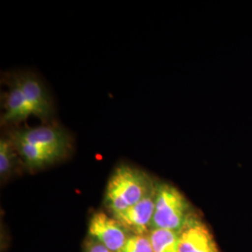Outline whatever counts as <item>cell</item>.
<instances>
[{
    "label": "cell",
    "mask_w": 252,
    "mask_h": 252,
    "mask_svg": "<svg viewBox=\"0 0 252 252\" xmlns=\"http://www.w3.org/2000/svg\"><path fill=\"white\" fill-rule=\"evenodd\" d=\"M157 188L141 170L122 165L112 174L106 189V204L113 215L135 206Z\"/></svg>",
    "instance_id": "cell-1"
},
{
    "label": "cell",
    "mask_w": 252,
    "mask_h": 252,
    "mask_svg": "<svg viewBox=\"0 0 252 252\" xmlns=\"http://www.w3.org/2000/svg\"><path fill=\"white\" fill-rule=\"evenodd\" d=\"M191 215L189 202L179 189L169 184H159L156 190L152 227L180 232Z\"/></svg>",
    "instance_id": "cell-2"
},
{
    "label": "cell",
    "mask_w": 252,
    "mask_h": 252,
    "mask_svg": "<svg viewBox=\"0 0 252 252\" xmlns=\"http://www.w3.org/2000/svg\"><path fill=\"white\" fill-rule=\"evenodd\" d=\"M14 141L27 142L64 156L71 148V137L62 128L55 126L25 127L9 133Z\"/></svg>",
    "instance_id": "cell-3"
},
{
    "label": "cell",
    "mask_w": 252,
    "mask_h": 252,
    "mask_svg": "<svg viewBox=\"0 0 252 252\" xmlns=\"http://www.w3.org/2000/svg\"><path fill=\"white\" fill-rule=\"evenodd\" d=\"M89 234L111 252H121L128 238L126 228L116 219L103 212H97L92 217Z\"/></svg>",
    "instance_id": "cell-4"
},
{
    "label": "cell",
    "mask_w": 252,
    "mask_h": 252,
    "mask_svg": "<svg viewBox=\"0 0 252 252\" xmlns=\"http://www.w3.org/2000/svg\"><path fill=\"white\" fill-rule=\"evenodd\" d=\"M13 77L25 94L34 115L43 121L49 120L53 114V102L42 82L32 73H20Z\"/></svg>",
    "instance_id": "cell-5"
},
{
    "label": "cell",
    "mask_w": 252,
    "mask_h": 252,
    "mask_svg": "<svg viewBox=\"0 0 252 252\" xmlns=\"http://www.w3.org/2000/svg\"><path fill=\"white\" fill-rule=\"evenodd\" d=\"M180 252H220L207 226L190 215L180 232Z\"/></svg>",
    "instance_id": "cell-6"
},
{
    "label": "cell",
    "mask_w": 252,
    "mask_h": 252,
    "mask_svg": "<svg viewBox=\"0 0 252 252\" xmlns=\"http://www.w3.org/2000/svg\"><path fill=\"white\" fill-rule=\"evenodd\" d=\"M156 190L157 188L135 206L114 214V219L127 230L134 232L135 234L143 235L152 227Z\"/></svg>",
    "instance_id": "cell-7"
},
{
    "label": "cell",
    "mask_w": 252,
    "mask_h": 252,
    "mask_svg": "<svg viewBox=\"0 0 252 252\" xmlns=\"http://www.w3.org/2000/svg\"><path fill=\"white\" fill-rule=\"evenodd\" d=\"M3 108L4 112L1 116L2 125H16L32 115L35 116L25 94L13 76L8 81V91L4 95Z\"/></svg>",
    "instance_id": "cell-8"
},
{
    "label": "cell",
    "mask_w": 252,
    "mask_h": 252,
    "mask_svg": "<svg viewBox=\"0 0 252 252\" xmlns=\"http://www.w3.org/2000/svg\"><path fill=\"white\" fill-rule=\"evenodd\" d=\"M10 140L14 144L19 156L29 168H40L63 157L59 153H54L27 142L14 141L12 139Z\"/></svg>",
    "instance_id": "cell-9"
},
{
    "label": "cell",
    "mask_w": 252,
    "mask_h": 252,
    "mask_svg": "<svg viewBox=\"0 0 252 252\" xmlns=\"http://www.w3.org/2000/svg\"><path fill=\"white\" fill-rule=\"evenodd\" d=\"M149 238L153 252H180V232L153 229Z\"/></svg>",
    "instance_id": "cell-10"
},
{
    "label": "cell",
    "mask_w": 252,
    "mask_h": 252,
    "mask_svg": "<svg viewBox=\"0 0 252 252\" xmlns=\"http://www.w3.org/2000/svg\"><path fill=\"white\" fill-rule=\"evenodd\" d=\"M19 155L14 144L9 136H2L0 139V175L6 177L13 169Z\"/></svg>",
    "instance_id": "cell-11"
},
{
    "label": "cell",
    "mask_w": 252,
    "mask_h": 252,
    "mask_svg": "<svg viewBox=\"0 0 252 252\" xmlns=\"http://www.w3.org/2000/svg\"><path fill=\"white\" fill-rule=\"evenodd\" d=\"M120 252H153L149 236L135 234L129 236Z\"/></svg>",
    "instance_id": "cell-12"
},
{
    "label": "cell",
    "mask_w": 252,
    "mask_h": 252,
    "mask_svg": "<svg viewBox=\"0 0 252 252\" xmlns=\"http://www.w3.org/2000/svg\"><path fill=\"white\" fill-rule=\"evenodd\" d=\"M87 252H111L108 251L106 247H104L102 244L98 243L97 241L91 244L88 248Z\"/></svg>",
    "instance_id": "cell-13"
}]
</instances>
